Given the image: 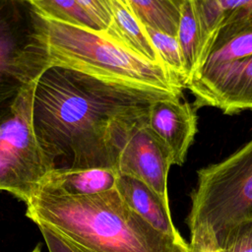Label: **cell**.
Wrapping results in <instances>:
<instances>
[{
    "instance_id": "19",
    "label": "cell",
    "mask_w": 252,
    "mask_h": 252,
    "mask_svg": "<svg viewBox=\"0 0 252 252\" xmlns=\"http://www.w3.org/2000/svg\"><path fill=\"white\" fill-rule=\"evenodd\" d=\"M221 252H252V220L239 223L216 243Z\"/></svg>"
},
{
    "instance_id": "13",
    "label": "cell",
    "mask_w": 252,
    "mask_h": 252,
    "mask_svg": "<svg viewBox=\"0 0 252 252\" xmlns=\"http://www.w3.org/2000/svg\"><path fill=\"white\" fill-rule=\"evenodd\" d=\"M108 2L113 24L106 35L145 59L155 63H161L144 26L129 6L123 0H108Z\"/></svg>"
},
{
    "instance_id": "2",
    "label": "cell",
    "mask_w": 252,
    "mask_h": 252,
    "mask_svg": "<svg viewBox=\"0 0 252 252\" xmlns=\"http://www.w3.org/2000/svg\"><path fill=\"white\" fill-rule=\"evenodd\" d=\"M26 216L60 235L75 252H191L148 223L116 188L85 197H58L38 191Z\"/></svg>"
},
{
    "instance_id": "10",
    "label": "cell",
    "mask_w": 252,
    "mask_h": 252,
    "mask_svg": "<svg viewBox=\"0 0 252 252\" xmlns=\"http://www.w3.org/2000/svg\"><path fill=\"white\" fill-rule=\"evenodd\" d=\"M202 40L203 62L212 45L252 26V0H193Z\"/></svg>"
},
{
    "instance_id": "6",
    "label": "cell",
    "mask_w": 252,
    "mask_h": 252,
    "mask_svg": "<svg viewBox=\"0 0 252 252\" xmlns=\"http://www.w3.org/2000/svg\"><path fill=\"white\" fill-rule=\"evenodd\" d=\"M35 86L23 91L11 113L0 123V191L13 194L25 204L53 170L33 127Z\"/></svg>"
},
{
    "instance_id": "3",
    "label": "cell",
    "mask_w": 252,
    "mask_h": 252,
    "mask_svg": "<svg viewBox=\"0 0 252 252\" xmlns=\"http://www.w3.org/2000/svg\"><path fill=\"white\" fill-rule=\"evenodd\" d=\"M41 17L49 67L68 68L107 83L181 96L184 85L163 64L145 59L103 32Z\"/></svg>"
},
{
    "instance_id": "18",
    "label": "cell",
    "mask_w": 252,
    "mask_h": 252,
    "mask_svg": "<svg viewBox=\"0 0 252 252\" xmlns=\"http://www.w3.org/2000/svg\"><path fill=\"white\" fill-rule=\"evenodd\" d=\"M144 28L160 62L168 68L182 82L184 88H186L183 60L176 35H171L150 27Z\"/></svg>"
},
{
    "instance_id": "12",
    "label": "cell",
    "mask_w": 252,
    "mask_h": 252,
    "mask_svg": "<svg viewBox=\"0 0 252 252\" xmlns=\"http://www.w3.org/2000/svg\"><path fill=\"white\" fill-rule=\"evenodd\" d=\"M115 188L129 208L148 223L174 239H183L173 224L169 204L148 185L131 176L119 174Z\"/></svg>"
},
{
    "instance_id": "7",
    "label": "cell",
    "mask_w": 252,
    "mask_h": 252,
    "mask_svg": "<svg viewBox=\"0 0 252 252\" xmlns=\"http://www.w3.org/2000/svg\"><path fill=\"white\" fill-rule=\"evenodd\" d=\"M171 165L170 153L146 124L137 128L122 148L117 170L120 175L144 182L169 204L167 176Z\"/></svg>"
},
{
    "instance_id": "4",
    "label": "cell",
    "mask_w": 252,
    "mask_h": 252,
    "mask_svg": "<svg viewBox=\"0 0 252 252\" xmlns=\"http://www.w3.org/2000/svg\"><path fill=\"white\" fill-rule=\"evenodd\" d=\"M186 219L190 244H213L252 220V139L226 158L197 171Z\"/></svg>"
},
{
    "instance_id": "21",
    "label": "cell",
    "mask_w": 252,
    "mask_h": 252,
    "mask_svg": "<svg viewBox=\"0 0 252 252\" xmlns=\"http://www.w3.org/2000/svg\"><path fill=\"white\" fill-rule=\"evenodd\" d=\"M37 226L44 238L49 252H75L73 248L55 231L44 225Z\"/></svg>"
},
{
    "instance_id": "11",
    "label": "cell",
    "mask_w": 252,
    "mask_h": 252,
    "mask_svg": "<svg viewBox=\"0 0 252 252\" xmlns=\"http://www.w3.org/2000/svg\"><path fill=\"white\" fill-rule=\"evenodd\" d=\"M118 176L114 168L54 169L46 175L38 191L58 197L92 196L114 189Z\"/></svg>"
},
{
    "instance_id": "17",
    "label": "cell",
    "mask_w": 252,
    "mask_h": 252,
    "mask_svg": "<svg viewBox=\"0 0 252 252\" xmlns=\"http://www.w3.org/2000/svg\"><path fill=\"white\" fill-rule=\"evenodd\" d=\"M43 17L53 21L102 32L77 0H27Z\"/></svg>"
},
{
    "instance_id": "8",
    "label": "cell",
    "mask_w": 252,
    "mask_h": 252,
    "mask_svg": "<svg viewBox=\"0 0 252 252\" xmlns=\"http://www.w3.org/2000/svg\"><path fill=\"white\" fill-rule=\"evenodd\" d=\"M196 107L178 96L156 99L150 106L148 127L165 146L174 165H182L198 131Z\"/></svg>"
},
{
    "instance_id": "1",
    "label": "cell",
    "mask_w": 252,
    "mask_h": 252,
    "mask_svg": "<svg viewBox=\"0 0 252 252\" xmlns=\"http://www.w3.org/2000/svg\"><path fill=\"white\" fill-rule=\"evenodd\" d=\"M164 96L173 95L52 66L36 82L33 127L53 170L117 169L129 137L148 123L153 101Z\"/></svg>"
},
{
    "instance_id": "23",
    "label": "cell",
    "mask_w": 252,
    "mask_h": 252,
    "mask_svg": "<svg viewBox=\"0 0 252 252\" xmlns=\"http://www.w3.org/2000/svg\"><path fill=\"white\" fill-rule=\"evenodd\" d=\"M31 252H41V248H40V246L38 245V246H36L35 248H33Z\"/></svg>"
},
{
    "instance_id": "5",
    "label": "cell",
    "mask_w": 252,
    "mask_h": 252,
    "mask_svg": "<svg viewBox=\"0 0 252 252\" xmlns=\"http://www.w3.org/2000/svg\"><path fill=\"white\" fill-rule=\"evenodd\" d=\"M48 68L41 15L27 0H0V123Z\"/></svg>"
},
{
    "instance_id": "20",
    "label": "cell",
    "mask_w": 252,
    "mask_h": 252,
    "mask_svg": "<svg viewBox=\"0 0 252 252\" xmlns=\"http://www.w3.org/2000/svg\"><path fill=\"white\" fill-rule=\"evenodd\" d=\"M83 9L94 20L103 33H107L113 24L108 0H77Z\"/></svg>"
},
{
    "instance_id": "22",
    "label": "cell",
    "mask_w": 252,
    "mask_h": 252,
    "mask_svg": "<svg viewBox=\"0 0 252 252\" xmlns=\"http://www.w3.org/2000/svg\"><path fill=\"white\" fill-rule=\"evenodd\" d=\"M191 252H221L220 248L213 244H189Z\"/></svg>"
},
{
    "instance_id": "9",
    "label": "cell",
    "mask_w": 252,
    "mask_h": 252,
    "mask_svg": "<svg viewBox=\"0 0 252 252\" xmlns=\"http://www.w3.org/2000/svg\"><path fill=\"white\" fill-rule=\"evenodd\" d=\"M189 90L195 97L196 108L213 106L228 115L252 110V55Z\"/></svg>"
},
{
    "instance_id": "15",
    "label": "cell",
    "mask_w": 252,
    "mask_h": 252,
    "mask_svg": "<svg viewBox=\"0 0 252 252\" xmlns=\"http://www.w3.org/2000/svg\"><path fill=\"white\" fill-rule=\"evenodd\" d=\"M176 38L183 60L187 88L203 63L202 33L193 0H183Z\"/></svg>"
},
{
    "instance_id": "14",
    "label": "cell",
    "mask_w": 252,
    "mask_h": 252,
    "mask_svg": "<svg viewBox=\"0 0 252 252\" xmlns=\"http://www.w3.org/2000/svg\"><path fill=\"white\" fill-rule=\"evenodd\" d=\"M252 55V26L243 29L226 39L214 43L197 74L187 89L205 83L223 68Z\"/></svg>"
},
{
    "instance_id": "16",
    "label": "cell",
    "mask_w": 252,
    "mask_h": 252,
    "mask_svg": "<svg viewBox=\"0 0 252 252\" xmlns=\"http://www.w3.org/2000/svg\"><path fill=\"white\" fill-rule=\"evenodd\" d=\"M144 27L176 35L183 0H123Z\"/></svg>"
}]
</instances>
